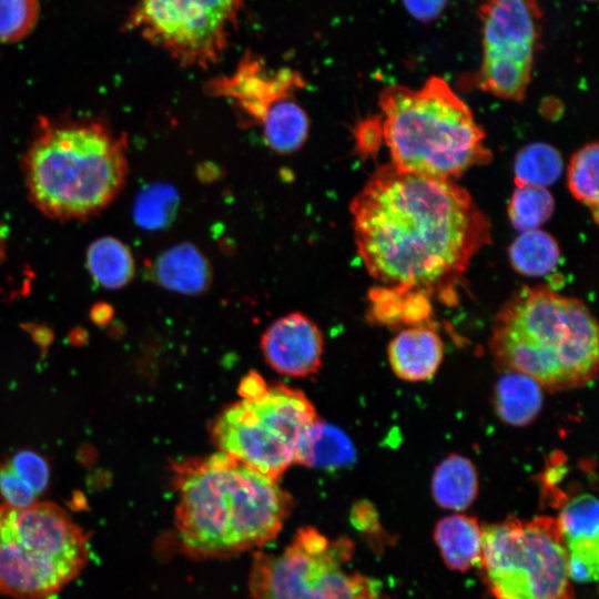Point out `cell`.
Listing matches in <instances>:
<instances>
[{
	"label": "cell",
	"instance_id": "obj_32",
	"mask_svg": "<svg viewBox=\"0 0 599 599\" xmlns=\"http://www.w3.org/2000/svg\"><path fill=\"white\" fill-rule=\"evenodd\" d=\"M356 136L361 151L366 153L374 151L382 138L380 123L377 120H367L361 123Z\"/></svg>",
	"mask_w": 599,
	"mask_h": 599
},
{
	"label": "cell",
	"instance_id": "obj_12",
	"mask_svg": "<svg viewBox=\"0 0 599 599\" xmlns=\"http://www.w3.org/2000/svg\"><path fill=\"white\" fill-rule=\"evenodd\" d=\"M305 87L301 74L282 68L267 70L262 59L245 55L236 70L207 83L211 95L229 99L251 124L261 125L270 110Z\"/></svg>",
	"mask_w": 599,
	"mask_h": 599
},
{
	"label": "cell",
	"instance_id": "obj_22",
	"mask_svg": "<svg viewBox=\"0 0 599 599\" xmlns=\"http://www.w3.org/2000/svg\"><path fill=\"white\" fill-rule=\"evenodd\" d=\"M87 267L98 284L110 290L125 286L135 272L131 251L123 242L112 236L100 237L89 246Z\"/></svg>",
	"mask_w": 599,
	"mask_h": 599
},
{
	"label": "cell",
	"instance_id": "obj_20",
	"mask_svg": "<svg viewBox=\"0 0 599 599\" xmlns=\"http://www.w3.org/2000/svg\"><path fill=\"white\" fill-rule=\"evenodd\" d=\"M478 476L474 464L466 457L451 454L435 468L432 493L436 502L446 509L463 510L475 499Z\"/></svg>",
	"mask_w": 599,
	"mask_h": 599
},
{
	"label": "cell",
	"instance_id": "obj_4",
	"mask_svg": "<svg viewBox=\"0 0 599 599\" xmlns=\"http://www.w3.org/2000/svg\"><path fill=\"white\" fill-rule=\"evenodd\" d=\"M32 204L44 215L84 220L111 204L128 173L126 139L95 120H43L22 159Z\"/></svg>",
	"mask_w": 599,
	"mask_h": 599
},
{
	"label": "cell",
	"instance_id": "obj_28",
	"mask_svg": "<svg viewBox=\"0 0 599 599\" xmlns=\"http://www.w3.org/2000/svg\"><path fill=\"white\" fill-rule=\"evenodd\" d=\"M39 18L38 0H0V42L27 37Z\"/></svg>",
	"mask_w": 599,
	"mask_h": 599
},
{
	"label": "cell",
	"instance_id": "obj_24",
	"mask_svg": "<svg viewBox=\"0 0 599 599\" xmlns=\"http://www.w3.org/2000/svg\"><path fill=\"white\" fill-rule=\"evenodd\" d=\"M562 165L561 155L554 146L542 142L526 145L515 158L516 185L546 189L559 179Z\"/></svg>",
	"mask_w": 599,
	"mask_h": 599
},
{
	"label": "cell",
	"instance_id": "obj_3",
	"mask_svg": "<svg viewBox=\"0 0 599 599\" xmlns=\"http://www.w3.org/2000/svg\"><path fill=\"white\" fill-rule=\"evenodd\" d=\"M598 342L597 322L581 301L536 285L521 287L500 307L489 347L502 372L564 392L596 378Z\"/></svg>",
	"mask_w": 599,
	"mask_h": 599
},
{
	"label": "cell",
	"instance_id": "obj_26",
	"mask_svg": "<svg viewBox=\"0 0 599 599\" xmlns=\"http://www.w3.org/2000/svg\"><path fill=\"white\" fill-rule=\"evenodd\" d=\"M554 210V197L545 187L516 185L508 214L512 226L522 232L539 229L549 220Z\"/></svg>",
	"mask_w": 599,
	"mask_h": 599
},
{
	"label": "cell",
	"instance_id": "obj_16",
	"mask_svg": "<svg viewBox=\"0 0 599 599\" xmlns=\"http://www.w3.org/2000/svg\"><path fill=\"white\" fill-rule=\"evenodd\" d=\"M151 277L166 290L184 295H199L211 286L213 270L206 256L195 245L179 243L155 258Z\"/></svg>",
	"mask_w": 599,
	"mask_h": 599
},
{
	"label": "cell",
	"instance_id": "obj_19",
	"mask_svg": "<svg viewBox=\"0 0 599 599\" xmlns=\"http://www.w3.org/2000/svg\"><path fill=\"white\" fill-rule=\"evenodd\" d=\"M435 540L447 566L466 571L480 564L483 530L477 520L465 515H451L436 525Z\"/></svg>",
	"mask_w": 599,
	"mask_h": 599
},
{
	"label": "cell",
	"instance_id": "obj_1",
	"mask_svg": "<svg viewBox=\"0 0 599 599\" xmlns=\"http://www.w3.org/2000/svg\"><path fill=\"white\" fill-rule=\"evenodd\" d=\"M358 255L385 287L449 301L491 225L454 180L385 164L351 203Z\"/></svg>",
	"mask_w": 599,
	"mask_h": 599
},
{
	"label": "cell",
	"instance_id": "obj_17",
	"mask_svg": "<svg viewBox=\"0 0 599 599\" xmlns=\"http://www.w3.org/2000/svg\"><path fill=\"white\" fill-rule=\"evenodd\" d=\"M544 402L542 387L530 376L504 370L494 389V407L504 423L526 426L539 415Z\"/></svg>",
	"mask_w": 599,
	"mask_h": 599
},
{
	"label": "cell",
	"instance_id": "obj_14",
	"mask_svg": "<svg viewBox=\"0 0 599 599\" xmlns=\"http://www.w3.org/2000/svg\"><path fill=\"white\" fill-rule=\"evenodd\" d=\"M570 579L596 581L599 566L598 501L590 494L565 501L557 518Z\"/></svg>",
	"mask_w": 599,
	"mask_h": 599
},
{
	"label": "cell",
	"instance_id": "obj_13",
	"mask_svg": "<svg viewBox=\"0 0 599 599\" xmlns=\"http://www.w3.org/2000/svg\"><path fill=\"white\" fill-rule=\"evenodd\" d=\"M266 363L290 377H307L322 366L324 337L319 327L302 313H291L273 322L261 338Z\"/></svg>",
	"mask_w": 599,
	"mask_h": 599
},
{
	"label": "cell",
	"instance_id": "obj_31",
	"mask_svg": "<svg viewBox=\"0 0 599 599\" xmlns=\"http://www.w3.org/2000/svg\"><path fill=\"white\" fill-rule=\"evenodd\" d=\"M406 11L419 22H432L445 10L448 0H402Z\"/></svg>",
	"mask_w": 599,
	"mask_h": 599
},
{
	"label": "cell",
	"instance_id": "obj_2",
	"mask_svg": "<svg viewBox=\"0 0 599 599\" xmlns=\"http://www.w3.org/2000/svg\"><path fill=\"white\" fill-rule=\"evenodd\" d=\"M175 526L183 550L196 558L227 557L274 539L292 498L273 480L219 451L172 464Z\"/></svg>",
	"mask_w": 599,
	"mask_h": 599
},
{
	"label": "cell",
	"instance_id": "obj_18",
	"mask_svg": "<svg viewBox=\"0 0 599 599\" xmlns=\"http://www.w3.org/2000/svg\"><path fill=\"white\" fill-rule=\"evenodd\" d=\"M355 459V448L346 434L319 419L304 430L295 451V464L308 467H343Z\"/></svg>",
	"mask_w": 599,
	"mask_h": 599
},
{
	"label": "cell",
	"instance_id": "obj_11",
	"mask_svg": "<svg viewBox=\"0 0 599 599\" xmlns=\"http://www.w3.org/2000/svg\"><path fill=\"white\" fill-rule=\"evenodd\" d=\"M481 64L476 85L500 99L521 101L530 83L541 32L537 0H479Z\"/></svg>",
	"mask_w": 599,
	"mask_h": 599
},
{
	"label": "cell",
	"instance_id": "obj_5",
	"mask_svg": "<svg viewBox=\"0 0 599 599\" xmlns=\"http://www.w3.org/2000/svg\"><path fill=\"white\" fill-rule=\"evenodd\" d=\"M382 138L400 170L454 180L493 154L471 110L439 77L419 89L386 87L378 98Z\"/></svg>",
	"mask_w": 599,
	"mask_h": 599
},
{
	"label": "cell",
	"instance_id": "obj_15",
	"mask_svg": "<svg viewBox=\"0 0 599 599\" xmlns=\"http://www.w3.org/2000/svg\"><path fill=\"white\" fill-rule=\"evenodd\" d=\"M444 356L440 337L430 328L409 327L398 333L388 345V361L395 375L408 382L432 378Z\"/></svg>",
	"mask_w": 599,
	"mask_h": 599
},
{
	"label": "cell",
	"instance_id": "obj_8",
	"mask_svg": "<svg viewBox=\"0 0 599 599\" xmlns=\"http://www.w3.org/2000/svg\"><path fill=\"white\" fill-rule=\"evenodd\" d=\"M316 419L303 392L277 384L258 399L227 406L211 424L210 434L220 451L278 481L295 464L297 444Z\"/></svg>",
	"mask_w": 599,
	"mask_h": 599
},
{
	"label": "cell",
	"instance_id": "obj_25",
	"mask_svg": "<svg viewBox=\"0 0 599 599\" xmlns=\"http://www.w3.org/2000/svg\"><path fill=\"white\" fill-rule=\"evenodd\" d=\"M598 143L591 142L571 156L568 166V187L572 196L586 205L598 223Z\"/></svg>",
	"mask_w": 599,
	"mask_h": 599
},
{
	"label": "cell",
	"instance_id": "obj_6",
	"mask_svg": "<svg viewBox=\"0 0 599 599\" xmlns=\"http://www.w3.org/2000/svg\"><path fill=\"white\" fill-rule=\"evenodd\" d=\"M89 560L85 531L52 502L0 504V593L49 599Z\"/></svg>",
	"mask_w": 599,
	"mask_h": 599
},
{
	"label": "cell",
	"instance_id": "obj_21",
	"mask_svg": "<svg viewBox=\"0 0 599 599\" xmlns=\"http://www.w3.org/2000/svg\"><path fill=\"white\" fill-rule=\"evenodd\" d=\"M267 145L288 154L300 150L308 138L309 120L294 97L277 102L261 123Z\"/></svg>",
	"mask_w": 599,
	"mask_h": 599
},
{
	"label": "cell",
	"instance_id": "obj_30",
	"mask_svg": "<svg viewBox=\"0 0 599 599\" xmlns=\"http://www.w3.org/2000/svg\"><path fill=\"white\" fill-rule=\"evenodd\" d=\"M0 495L4 504L24 508L35 502L37 494L20 478L9 463L0 466Z\"/></svg>",
	"mask_w": 599,
	"mask_h": 599
},
{
	"label": "cell",
	"instance_id": "obj_33",
	"mask_svg": "<svg viewBox=\"0 0 599 599\" xmlns=\"http://www.w3.org/2000/svg\"><path fill=\"white\" fill-rule=\"evenodd\" d=\"M267 389L268 385L256 372H250L246 374L238 385V394L241 395L242 399L247 400L261 398L265 395Z\"/></svg>",
	"mask_w": 599,
	"mask_h": 599
},
{
	"label": "cell",
	"instance_id": "obj_35",
	"mask_svg": "<svg viewBox=\"0 0 599 599\" xmlns=\"http://www.w3.org/2000/svg\"><path fill=\"white\" fill-rule=\"evenodd\" d=\"M587 1H595V0H587Z\"/></svg>",
	"mask_w": 599,
	"mask_h": 599
},
{
	"label": "cell",
	"instance_id": "obj_9",
	"mask_svg": "<svg viewBox=\"0 0 599 599\" xmlns=\"http://www.w3.org/2000/svg\"><path fill=\"white\" fill-rule=\"evenodd\" d=\"M352 542L301 528L280 554L257 552L250 573L253 599H375L378 582L344 569Z\"/></svg>",
	"mask_w": 599,
	"mask_h": 599
},
{
	"label": "cell",
	"instance_id": "obj_36",
	"mask_svg": "<svg viewBox=\"0 0 599 599\" xmlns=\"http://www.w3.org/2000/svg\"><path fill=\"white\" fill-rule=\"evenodd\" d=\"M375 599H379V598L377 597V598H375Z\"/></svg>",
	"mask_w": 599,
	"mask_h": 599
},
{
	"label": "cell",
	"instance_id": "obj_27",
	"mask_svg": "<svg viewBox=\"0 0 599 599\" xmlns=\"http://www.w3.org/2000/svg\"><path fill=\"white\" fill-rule=\"evenodd\" d=\"M179 204L176 191L167 184H152L140 193L134 205L136 223L148 230L170 224Z\"/></svg>",
	"mask_w": 599,
	"mask_h": 599
},
{
	"label": "cell",
	"instance_id": "obj_34",
	"mask_svg": "<svg viewBox=\"0 0 599 599\" xmlns=\"http://www.w3.org/2000/svg\"><path fill=\"white\" fill-rule=\"evenodd\" d=\"M7 250V232L3 224L0 222V264L2 263Z\"/></svg>",
	"mask_w": 599,
	"mask_h": 599
},
{
	"label": "cell",
	"instance_id": "obj_10",
	"mask_svg": "<svg viewBox=\"0 0 599 599\" xmlns=\"http://www.w3.org/2000/svg\"><path fill=\"white\" fill-rule=\"evenodd\" d=\"M244 0H135L129 24L180 64L207 68L223 57Z\"/></svg>",
	"mask_w": 599,
	"mask_h": 599
},
{
	"label": "cell",
	"instance_id": "obj_29",
	"mask_svg": "<svg viewBox=\"0 0 599 599\" xmlns=\"http://www.w3.org/2000/svg\"><path fill=\"white\" fill-rule=\"evenodd\" d=\"M9 464L37 496L47 488L50 476L49 466L39 454L21 450L13 456Z\"/></svg>",
	"mask_w": 599,
	"mask_h": 599
},
{
	"label": "cell",
	"instance_id": "obj_7",
	"mask_svg": "<svg viewBox=\"0 0 599 599\" xmlns=\"http://www.w3.org/2000/svg\"><path fill=\"white\" fill-rule=\"evenodd\" d=\"M480 564L496 599H572L556 518H509L486 526Z\"/></svg>",
	"mask_w": 599,
	"mask_h": 599
},
{
	"label": "cell",
	"instance_id": "obj_23",
	"mask_svg": "<svg viewBox=\"0 0 599 599\" xmlns=\"http://www.w3.org/2000/svg\"><path fill=\"white\" fill-rule=\"evenodd\" d=\"M512 268L525 276H544L555 270L560 260L556 240L539 229L522 231L509 246Z\"/></svg>",
	"mask_w": 599,
	"mask_h": 599
}]
</instances>
